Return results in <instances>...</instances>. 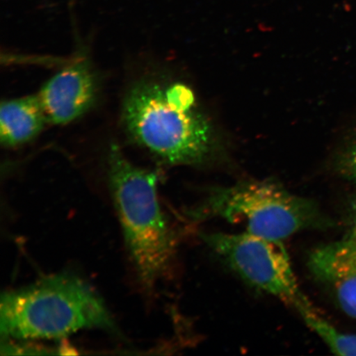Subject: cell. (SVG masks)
<instances>
[{
    "label": "cell",
    "mask_w": 356,
    "mask_h": 356,
    "mask_svg": "<svg viewBox=\"0 0 356 356\" xmlns=\"http://www.w3.org/2000/svg\"><path fill=\"white\" fill-rule=\"evenodd\" d=\"M84 329L117 331L104 300L76 275H52L2 295L0 332L6 339H60Z\"/></svg>",
    "instance_id": "obj_1"
},
{
    "label": "cell",
    "mask_w": 356,
    "mask_h": 356,
    "mask_svg": "<svg viewBox=\"0 0 356 356\" xmlns=\"http://www.w3.org/2000/svg\"><path fill=\"white\" fill-rule=\"evenodd\" d=\"M108 184L124 241L147 291L167 273L176 238L160 207L157 172L135 165L117 145L111 146Z\"/></svg>",
    "instance_id": "obj_2"
},
{
    "label": "cell",
    "mask_w": 356,
    "mask_h": 356,
    "mask_svg": "<svg viewBox=\"0 0 356 356\" xmlns=\"http://www.w3.org/2000/svg\"><path fill=\"white\" fill-rule=\"evenodd\" d=\"M188 213L195 221L222 219L243 225L245 232L279 241L300 231L329 225L313 200L270 181H243L213 189Z\"/></svg>",
    "instance_id": "obj_3"
},
{
    "label": "cell",
    "mask_w": 356,
    "mask_h": 356,
    "mask_svg": "<svg viewBox=\"0 0 356 356\" xmlns=\"http://www.w3.org/2000/svg\"><path fill=\"white\" fill-rule=\"evenodd\" d=\"M122 120L129 135L172 165H198L213 149L211 124L194 108L184 110L169 101L165 86L137 83L124 99Z\"/></svg>",
    "instance_id": "obj_4"
},
{
    "label": "cell",
    "mask_w": 356,
    "mask_h": 356,
    "mask_svg": "<svg viewBox=\"0 0 356 356\" xmlns=\"http://www.w3.org/2000/svg\"><path fill=\"white\" fill-rule=\"evenodd\" d=\"M202 238L245 282L277 298L300 316L315 310L301 291L282 241L248 232L209 233Z\"/></svg>",
    "instance_id": "obj_5"
},
{
    "label": "cell",
    "mask_w": 356,
    "mask_h": 356,
    "mask_svg": "<svg viewBox=\"0 0 356 356\" xmlns=\"http://www.w3.org/2000/svg\"><path fill=\"white\" fill-rule=\"evenodd\" d=\"M97 93L92 66L86 57H79L53 75L38 95L48 123L65 124L90 109Z\"/></svg>",
    "instance_id": "obj_6"
},
{
    "label": "cell",
    "mask_w": 356,
    "mask_h": 356,
    "mask_svg": "<svg viewBox=\"0 0 356 356\" xmlns=\"http://www.w3.org/2000/svg\"><path fill=\"white\" fill-rule=\"evenodd\" d=\"M311 273L322 283L350 318L356 319V239L348 237L310 252Z\"/></svg>",
    "instance_id": "obj_7"
},
{
    "label": "cell",
    "mask_w": 356,
    "mask_h": 356,
    "mask_svg": "<svg viewBox=\"0 0 356 356\" xmlns=\"http://www.w3.org/2000/svg\"><path fill=\"white\" fill-rule=\"evenodd\" d=\"M48 123L38 95L3 101L0 108V140L6 147L19 146L34 139Z\"/></svg>",
    "instance_id": "obj_8"
},
{
    "label": "cell",
    "mask_w": 356,
    "mask_h": 356,
    "mask_svg": "<svg viewBox=\"0 0 356 356\" xmlns=\"http://www.w3.org/2000/svg\"><path fill=\"white\" fill-rule=\"evenodd\" d=\"M307 326L321 338L334 354L356 356V335L342 332L320 316L317 310L301 316Z\"/></svg>",
    "instance_id": "obj_9"
},
{
    "label": "cell",
    "mask_w": 356,
    "mask_h": 356,
    "mask_svg": "<svg viewBox=\"0 0 356 356\" xmlns=\"http://www.w3.org/2000/svg\"><path fill=\"white\" fill-rule=\"evenodd\" d=\"M342 165L347 175L356 181V142L346 154Z\"/></svg>",
    "instance_id": "obj_10"
},
{
    "label": "cell",
    "mask_w": 356,
    "mask_h": 356,
    "mask_svg": "<svg viewBox=\"0 0 356 356\" xmlns=\"http://www.w3.org/2000/svg\"><path fill=\"white\" fill-rule=\"evenodd\" d=\"M350 235L356 239V206L354 208L353 221H351V229Z\"/></svg>",
    "instance_id": "obj_11"
}]
</instances>
